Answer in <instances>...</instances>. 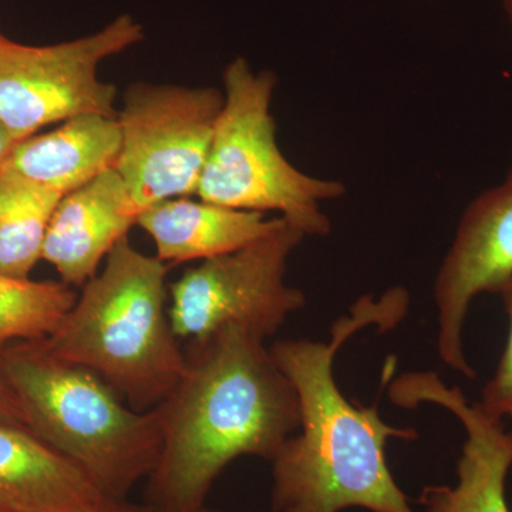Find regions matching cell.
<instances>
[{"label":"cell","instance_id":"obj_1","mask_svg":"<svg viewBox=\"0 0 512 512\" xmlns=\"http://www.w3.org/2000/svg\"><path fill=\"white\" fill-rule=\"evenodd\" d=\"M409 292L400 286L379 298L357 299L336 320L328 342L279 340L269 348L298 394L301 427L272 463L274 512H416L390 473L386 444L417 439L380 417L377 406H355L340 392L333 373L338 350L369 326L386 332L409 312Z\"/></svg>","mask_w":512,"mask_h":512},{"label":"cell","instance_id":"obj_2","mask_svg":"<svg viewBox=\"0 0 512 512\" xmlns=\"http://www.w3.org/2000/svg\"><path fill=\"white\" fill-rule=\"evenodd\" d=\"M264 342L237 326L188 342L184 375L154 409L161 450L144 503L154 512L204 507L232 461H272L298 433V394Z\"/></svg>","mask_w":512,"mask_h":512},{"label":"cell","instance_id":"obj_3","mask_svg":"<svg viewBox=\"0 0 512 512\" xmlns=\"http://www.w3.org/2000/svg\"><path fill=\"white\" fill-rule=\"evenodd\" d=\"M167 271L124 237L43 345L99 376L134 410L156 409L187 366L168 313Z\"/></svg>","mask_w":512,"mask_h":512},{"label":"cell","instance_id":"obj_4","mask_svg":"<svg viewBox=\"0 0 512 512\" xmlns=\"http://www.w3.org/2000/svg\"><path fill=\"white\" fill-rule=\"evenodd\" d=\"M25 426L73 461L113 500L148 478L161 450L156 410L138 412L86 367L50 353L42 340L2 349Z\"/></svg>","mask_w":512,"mask_h":512},{"label":"cell","instance_id":"obj_5","mask_svg":"<svg viewBox=\"0 0 512 512\" xmlns=\"http://www.w3.org/2000/svg\"><path fill=\"white\" fill-rule=\"evenodd\" d=\"M276 83L274 73H255L242 57L225 67L224 106L195 195L232 210L278 212L305 237H326L332 224L322 204L346 188L302 173L279 150L271 114Z\"/></svg>","mask_w":512,"mask_h":512},{"label":"cell","instance_id":"obj_6","mask_svg":"<svg viewBox=\"0 0 512 512\" xmlns=\"http://www.w3.org/2000/svg\"><path fill=\"white\" fill-rule=\"evenodd\" d=\"M305 238L282 218L264 237L188 269L170 288L177 338L207 339L228 326L262 340L274 336L306 305L305 293L286 282L289 258Z\"/></svg>","mask_w":512,"mask_h":512},{"label":"cell","instance_id":"obj_7","mask_svg":"<svg viewBox=\"0 0 512 512\" xmlns=\"http://www.w3.org/2000/svg\"><path fill=\"white\" fill-rule=\"evenodd\" d=\"M224 106L217 89L136 84L119 120L116 170L141 214L161 201L197 194L215 124Z\"/></svg>","mask_w":512,"mask_h":512},{"label":"cell","instance_id":"obj_8","mask_svg":"<svg viewBox=\"0 0 512 512\" xmlns=\"http://www.w3.org/2000/svg\"><path fill=\"white\" fill-rule=\"evenodd\" d=\"M143 39L130 16L96 35L55 46H25L0 36V124L15 141L39 128L82 116L117 117L116 87L97 79V67Z\"/></svg>","mask_w":512,"mask_h":512},{"label":"cell","instance_id":"obj_9","mask_svg":"<svg viewBox=\"0 0 512 512\" xmlns=\"http://www.w3.org/2000/svg\"><path fill=\"white\" fill-rule=\"evenodd\" d=\"M512 276V167L504 180L467 205L436 279L437 349L444 365L467 379L476 377L463 346L471 303L497 293Z\"/></svg>","mask_w":512,"mask_h":512},{"label":"cell","instance_id":"obj_10","mask_svg":"<svg viewBox=\"0 0 512 512\" xmlns=\"http://www.w3.org/2000/svg\"><path fill=\"white\" fill-rule=\"evenodd\" d=\"M389 397L406 409L436 404L454 414L466 431L457 484L424 487L419 503L426 512H511L505 484L512 467V431L505 430L503 420L468 403L457 386H447L436 373H404L390 384Z\"/></svg>","mask_w":512,"mask_h":512},{"label":"cell","instance_id":"obj_11","mask_svg":"<svg viewBox=\"0 0 512 512\" xmlns=\"http://www.w3.org/2000/svg\"><path fill=\"white\" fill-rule=\"evenodd\" d=\"M138 211L116 168L64 195L47 229L42 259L63 284L86 285L117 242L137 224Z\"/></svg>","mask_w":512,"mask_h":512},{"label":"cell","instance_id":"obj_12","mask_svg":"<svg viewBox=\"0 0 512 512\" xmlns=\"http://www.w3.org/2000/svg\"><path fill=\"white\" fill-rule=\"evenodd\" d=\"M109 500L25 426L0 424V512H86Z\"/></svg>","mask_w":512,"mask_h":512},{"label":"cell","instance_id":"obj_13","mask_svg":"<svg viewBox=\"0 0 512 512\" xmlns=\"http://www.w3.org/2000/svg\"><path fill=\"white\" fill-rule=\"evenodd\" d=\"M120 150L117 117L82 114L43 136L18 141L3 170L64 197L116 167Z\"/></svg>","mask_w":512,"mask_h":512},{"label":"cell","instance_id":"obj_14","mask_svg":"<svg viewBox=\"0 0 512 512\" xmlns=\"http://www.w3.org/2000/svg\"><path fill=\"white\" fill-rule=\"evenodd\" d=\"M281 217L239 211L205 201L173 198L151 205L137 225L153 238L157 258L165 262L207 261L231 254L278 227Z\"/></svg>","mask_w":512,"mask_h":512},{"label":"cell","instance_id":"obj_15","mask_svg":"<svg viewBox=\"0 0 512 512\" xmlns=\"http://www.w3.org/2000/svg\"><path fill=\"white\" fill-rule=\"evenodd\" d=\"M63 195L0 171V274L29 279Z\"/></svg>","mask_w":512,"mask_h":512},{"label":"cell","instance_id":"obj_16","mask_svg":"<svg viewBox=\"0 0 512 512\" xmlns=\"http://www.w3.org/2000/svg\"><path fill=\"white\" fill-rule=\"evenodd\" d=\"M63 282H33L0 274V349L49 338L76 302Z\"/></svg>","mask_w":512,"mask_h":512},{"label":"cell","instance_id":"obj_17","mask_svg":"<svg viewBox=\"0 0 512 512\" xmlns=\"http://www.w3.org/2000/svg\"><path fill=\"white\" fill-rule=\"evenodd\" d=\"M497 295H500L503 302L510 329L497 370L490 382L485 384L481 400L477 404L488 416L503 420L512 413V276L498 289Z\"/></svg>","mask_w":512,"mask_h":512},{"label":"cell","instance_id":"obj_18","mask_svg":"<svg viewBox=\"0 0 512 512\" xmlns=\"http://www.w3.org/2000/svg\"><path fill=\"white\" fill-rule=\"evenodd\" d=\"M2 349H0V424L25 426L18 399H16V394L10 386L5 367H3Z\"/></svg>","mask_w":512,"mask_h":512},{"label":"cell","instance_id":"obj_19","mask_svg":"<svg viewBox=\"0 0 512 512\" xmlns=\"http://www.w3.org/2000/svg\"><path fill=\"white\" fill-rule=\"evenodd\" d=\"M86 512H151V508L146 504H134L126 500H109L104 501L99 507Z\"/></svg>","mask_w":512,"mask_h":512},{"label":"cell","instance_id":"obj_20","mask_svg":"<svg viewBox=\"0 0 512 512\" xmlns=\"http://www.w3.org/2000/svg\"><path fill=\"white\" fill-rule=\"evenodd\" d=\"M15 138L10 136L9 131L0 124V171L5 167L6 160H8L10 151L15 147Z\"/></svg>","mask_w":512,"mask_h":512},{"label":"cell","instance_id":"obj_21","mask_svg":"<svg viewBox=\"0 0 512 512\" xmlns=\"http://www.w3.org/2000/svg\"><path fill=\"white\" fill-rule=\"evenodd\" d=\"M501 2H503L505 16H507L508 23H510L512 29V0H501Z\"/></svg>","mask_w":512,"mask_h":512},{"label":"cell","instance_id":"obj_22","mask_svg":"<svg viewBox=\"0 0 512 512\" xmlns=\"http://www.w3.org/2000/svg\"><path fill=\"white\" fill-rule=\"evenodd\" d=\"M151 512H154L151 510ZM185 512H222L220 510H214V508H208L207 505H204V507L197 508V510H191V511H185Z\"/></svg>","mask_w":512,"mask_h":512},{"label":"cell","instance_id":"obj_23","mask_svg":"<svg viewBox=\"0 0 512 512\" xmlns=\"http://www.w3.org/2000/svg\"><path fill=\"white\" fill-rule=\"evenodd\" d=\"M424 2H431V0H424Z\"/></svg>","mask_w":512,"mask_h":512},{"label":"cell","instance_id":"obj_24","mask_svg":"<svg viewBox=\"0 0 512 512\" xmlns=\"http://www.w3.org/2000/svg\"><path fill=\"white\" fill-rule=\"evenodd\" d=\"M510 417H511V419H512V413L510 414Z\"/></svg>","mask_w":512,"mask_h":512},{"label":"cell","instance_id":"obj_25","mask_svg":"<svg viewBox=\"0 0 512 512\" xmlns=\"http://www.w3.org/2000/svg\"><path fill=\"white\" fill-rule=\"evenodd\" d=\"M367 512H372V511H367Z\"/></svg>","mask_w":512,"mask_h":512}]
</instances>
